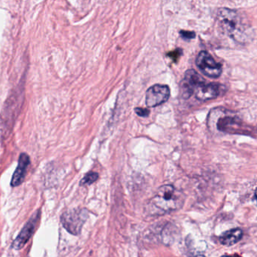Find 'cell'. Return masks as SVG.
<instances>
[{"label":"cell","instance_id":"obj_8","mask_svg":"<svg viewBox=\"0 0 257 257\" xmlns=\"http://www.w3.org/2000/svg\"><path fill=\"white\" fill-rule=\"evenodd\" d=\"M170 89L166 84H154L146 92V105L156 107L166 103L170 98Z\"/></svg>","mask_w":257,"mask_h":257},{"label":"cell","instance_id":"obj_7","mask_svg":"<svg viewBox=\"0 0 257 257\" xmlns=\"http://www.w3.org/2000/svg\"><path fill=\"white\" fill-rule=\"evenodd\" d=\"M39 218H40V211H38L32 216L31 218L26 223L19 235L14 240L12 244V247L14 250H21L30 241L36 230V225L39 222Z\"/></svg>","mask_w":257,"mask_h":257},{"label":"cell","instance_id":"obj_10","mask_svg":"<svg viewBox=\"0 0 257 257\" xmlns=\"http://www.w3.org/2000/svg\"><path fill=\"white\" fill-rule=\"evenodd\" d=\"M30 164V156L27 153H21L18 160V165L12 176L11 186L17 187L21 185L25 179L29 165Z\"/></svg>","mask_w":257,"mask_h":257},{"label":"cell","instance_id":"obj_12","mask_svg":"<svg viewBox=\"0 0 257 257\" xmlns=\"http://www.w3.org/2000/svg\"><path fill=\"white\" fill-rule=\"evenodd\" d=\"M99 178V175L95 172H90V173L87 174L83 178L80 182V185L81 186H90L93 184V183L96 182Z\"/></svg>","mask_w":257,"mask_h":257},{"label":"cell","instance_id":"obj_4","mask_svg":"<svg viewBox=\"0 0 257 257\" xmlns=\"http://www.w3.org/2000/svg\"><path fill=\"white\" fill-rule=\"evenodd\" d=\"M87 212L84 209L69 210L61 216V223L63 227L72 235L81 233L84 223L87 220Z\"/></svg>","mask_w":257,"mask_h":257},{"label":"cell","instance_id":"obj_2","mask_svg":"<svg viewBox=\"0 0 257 257\" xmlns=\"http://www.w3.org/2000/svg\"><path fill=\"white\" fill-rule=\"evenodd\" d=\"M184 196L172 185H164L157 190L155 196L147 205L149 215L160 216L169 214L182 208Z\"/></svg>","mask_w":257,"mask_h":257},{"label":"cell","instance_id":"obj_9","mask_svg":"<svg viewBox=\"0 0 257 257\" xmlns=\"http://www.w3.org/2000/svg\"><path fill=\"white\" fill-rule=\"evenodd\" d=\"M221 92V86L216 83L203 84L199 85L195 91L196 99L200 101H207L214 99L220 95Z\"/></svg>","mask_w":257,"mask_h":257},{"label":"cell","instance_id":"obj_3","mask_svg":"<svg viewBox=\"0 0 257 257\" xmlns=\"http://www.w3.org/2000/svg\"><path fill=\"white\" fill-rule=\"evenodd\" d=\"M208 128L211 131L217 130L227 134L253 135V128L244 123L241 119L224 108H214L211 110L207 119Z\"/></svg>","mask_w":257,"mask_h":257},{"label":"cell","instance_id":"obj_6","mask_svg":"<svg viewBox=\"0 0 257 257\" xmlns=\"http://www.w3.org/2000/svg\"><path fill=\"white\" fill-rule=\"evenodd\" d=\"M205 81L196 70L188 69L180 83V94L184 99H188L194 94L196 89Z\"/></svg>","mask_w":257,"mask_h":257},{"label":"cell","instance_id":"obj_1","mask_svg":"<svg viewBox=\"0 0 257 257\" xmlns=\"http://www.w3.org/2000/svg\"><path fill=\"white\" fill-rule=\"evenodd\" d=\"M217 18L222 30L235 42L246 43L253 38L251 27L237 11L220 8L217 12Z\"/></svg>","mask_w":257,"mask_h":257},{"label":"cell","instance_id":"obj_5","mask_svg":"<svg viewBox=\"0 0 257 257\" xmlns=\"http://www.w3.org/2000/svg\"><path fill=\"white\" fill-rule=\"evenodd\" d=\"M198 68L202 73L210 78H217L222 73V65L217 63L212 56L206 51H202L198 54L196 60Z\"/></svg>","mask_w":257,"mask_h":257},{"label":"cell","instance_id":"obj_13","mask_svg":"<svg viewBox=\"0 0 257 257\" xmlns=\"http://www.w3.org/2000/svg\"><path fill=\"white\" fill-rule=\"evenodd\" d=\"M182 50L178 48V49L175 50V51H171V52L168 53V57H171L174 61H177L178 57L182 54Z\"/></svg>","mask_w":257,"mask_h":257},{"label":"cell","instance_id":"obj_16","mask_svg":"<svg viewBox=\"0 0 257 257\" xmlns=\"http://www.w3.org/2000/svg\"><path fill=\"white\" fill-rule=\"evenodd\" d=\"M253 200H254L255 202H256L257 205V190H256V192H255L254 199H253Z\"/></svg>","mask_w":257,"mask_h":257},{"label":"cell","instance_id":"obj_17","mask_svg":"<svg viewBox=\"0 0 257 257\" xmlns=\"http://www.w3.org/2000/svg\"><path fill=\"white\" fill-rule=\"evenodd\" d=\"M221 257H241L238 255H233V256H222Z\"/></svg>","mask_w":257,"mask_h":257},{"label":"cell","instance_id":"obj_15","mask_svg":"<svg viewBox=\"0 0 257 257\" xmlns=\"http://www.w3.org/2000/svg\"><path fill=\"white\" fill-rule=\"evenodd\" d=\"M135 113L138 115V116H141V117H147L149 115L150 110L148 109L145 108H137L135 109Z\"/></svg>","mask_w":257,"mask_h":257},{"label":"cell","instance_id":"obj_11","mask_svg":"<svg viewBox=\"0 0 257 257\" xmlns=\"http://www.w3.org/2000/svg\"><path fill=\"white\" fill-rule=\"evenodd\" d=\"M243 231L241 229H232L226 231L219 238L220 244L224 246H232L238 243L242 238Z\"/></svg>","mask_w":257,"mask_h":257},{"label":"cell","instance_id":"obj_14","mask_svg":"<svg viewBox=\"0 0 257 257\" xmlns=\"http://www.w3.org/2000/svg\"><path fill=\"white\" fill-rule=\"evenodd\" d=\"M181 37L185 39H192L196 37V33L193 31H186V30H181L180 32Z\"/></svg>","mask_w":257,"mask_h":257},{"label":"cell","instance_id":"obj_18","mask_svg":"<svg viewBox=\"0 0 257 257\" xmlns=\"http://www.w3.org/2000/svg\"><path fill=\"white\" fill-rule=\"evenodd\" d=\"M193 257H205L204 255H197V256H193Z\"/></svg>","mask_w":257,"mask_h":257}]
</instances>
